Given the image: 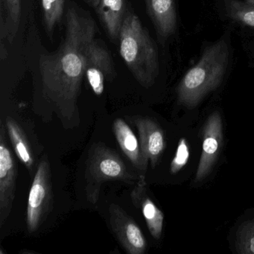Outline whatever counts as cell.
<instances>
[{
    "label": "cell",
    "instance_id": "cell-12",
    "mask_svg": "<svg viewBox=\"0 0 254 254\" xmlns=\"http://www.w3.org/2000/svg\"><path fill=\"white\" fill-rule=\"evenodd\" d=\"M130 196L134 206L142 212L151 236L155 239H160L163 232L164 215L163 212L157 208L155 203L148 197L146 184L143 176L139 178Z\"/></svg>",
    "mask_w": 254,
    "mask_h": 254
},
{
    "label": "cell",
    "instance_id": "cell-6",
    "mask_svg": "<svg viewBox=\"0 0 254 254\" xmlns=\"http://www.w3.org/2000/svg\"><path fill=\"white\" fill-rule=\"evenodd\" d=\"M6 130L1 123L0 127V227L11 213L15 197V161L6 142Z\"/></svg>",
    "mask_w": 254,
    "mask_h": 254
},
{
    "label": "cell",
    "instance_id": "cell-1",
    "mask_svg": "<svg viewBox=\"0 0 254 254\" xmlns=\"http://www.w3.org/2000/svg\"><path fill=\"white\" fill-rule=\"evenodd\" d=\"M64 40L53 53L39 61L43 92L64 120L76 114L81 81L85 75L87 52L97 33L93 17L79 8L69 6L66 13Z\"/></svg>",
    "mask_w": 254,
    "mask_h": 254
},
{
    "label": "cell",
    "instance_id": "cell-10",
    "mask_svg": "<svg viewBox=\"0 0 254 254\" xmlns=\"http://www.w3.org/2000/svg\"><path fill=\"white\" fill-rule=\"evenodd\" d=\"M130 120L139 132V145L144 163L147 166L150 161L151 167H155L166 145L163 130L155 122L147 117H133Z\"/></svg>",
    "mask_w": 254,
    "mask_h": 254
},
{
    "label": "cell",
    "instance_id": "cell-18",
    "mask_svg": "<svg viewBox=\"0 0 254 254\" xmlns=\"http://www.w3.org/2000/svg\"><path fill=\"white\" fill-rule=\"evenodd\" d=\"M43 17L46 30L53 34L64 14L65 0H41Z\"/></svg>",
    "mask_w": 254,
    "mask_h": 254
},
{
    "label": "cell",
    "instance_id": "cell-20",
    "mask_svg": "<svg viewBox=\"0 0 254 254\" xmlns=\"http://www.w3.org/2000/svg\"><path fill=\"white\" fill-rule=\"evenodd\" d=\"M190 157V148L187 139L182 138L178 142L176 154L171 163L170 172L177 174L187 164Z\"/></svg>",
    "mask_w": 254,
    "mask_h": 254
},
{
    "label": "cell",
    "instance_id": "cell-11",
    "mask_svg": "<svg viewBox=\"0 0 254 254\" xmlns=\"http://www.w3.org/2000/svg\"><path fill=\"white\" fill-rule=\"evenodd\" d=\"M144 2L159 41L163 44L177 30L178 18L175 0H144Z\"/></svg>",
    "mask_w": 254,
    "mask_h": 254
},
{
    "label": "cell",
    "instance_id": "cell-13",
    "mask_svg": "<svg viewBox=\"0 0 254 254\" xmlns=\"http://www.w3.org/2000/svg\"><path fill=\"white\" fill-rule=\"evenodd\" d=\"M95 11L109 38L112 41L118 40L128 11L126 0H100Z\"/></svg>",
    "mask_w": 254,
    "mask_h": 254
},
{
    "label": "cell",
    "instance_id": "cell-14",
    "mask_svg": "<svg viewBox=\"0 0 254 254\" xmlns=\"http://www.w3.org/2000/svg\"><path fill=\"white\" fill-rule=\"evenodd\" d=\"M113 128L117 142L125 155L136 169L140 171L146 170L147 166L142 160L139 141L127 123L122 119H117L114 121Z\"/></svg>",
    "mask_w": 254,
    "mask_h": 254
},
{
    "label": "cell",
    "instance_id": "cell-7",
    "mask_svg": "<svg viewBox=\"0 0 254 254\" xmlns=\"http://www.w3.org/2000/svg\"><path fill=\"white\" fill-rule=\"evenodd\" d=\"M115 75L111 53L96 39L93 40L87 52L85 75L95 94L101 96L103 93L105 80L112 81Z\"/></svg>",
    "mask_w": 254,
    "mask_h": 254
},
{
    "label": "cell",
    "instance_id": "cell-4",
    "mask_svg": "<svg viewBox=\"0 0 254 254\" xmlns=\"http://www.w3.org/2000/svg\"><path fill=\"white\" fill-rule=\"evenodd\" d=\"M127 178V168L117 152L102 143L92 146L86 169V191L89 201L97 202L101 184L105 181Z\"/></svg>",
    "mask_w": 254,
    "mask_h": 254
},
{
    "label": "cell",
    "instance_id": "cell-15",
    "mask_svg": "<svg viewBox=\"0 0 254 254\" xmlns=\"http://www.w3.org/2000/svg\"><path fill=\"white\" fill-rule=\"evenodd\" d=\"M1 1V37L12 42L21 18V0Z\"/></svg>",
    "mask_w": 254,
    "mask_h": 254
},
{
    "label": "cell",
    "instance_id": "cell-9",
    "mask_svg": "<svg viewBox=\"0 0 254 254\" xmlns=\"http://www.w3.org/2000/svg\"><path fill=\"white\" fill-rule=\"evenodd\" d=\"M223 142L222 121L218 112L209 116L203 130V148L196 173L195 182L204 179L212 170Z\"/></svg>",
    "mask_w": 254,
    "mask_h": 254
},
{
    "label": "cell",
    "instance_id": "cell-5",
    "mask_svg": "<svg viewBox=\"0 0 254 254\" xmlns=\"http://www.w3.org/2000/svg\"><path fill=\"white\" fill-rule=\"evenodd\" d=\"M52 203L51 172L47 159L41 160L34 178L27 205L28 231L34 233L44 222Z\"/></svg>",
    "mask_w": 254,
    "mask_h": 254
},
{
    "label": "cell",
    "instance_id": "cell-3",
    "mask_svg": "<svg viewBox=\"0 0 254 254\" xmlns=\"http://www.w3.org/2000/svg\"><path fill=\"white\" fill-rule=\"evenodd\" d=\"M120 53L135 79L145 88L155 83L160 72L158 50L139 17L128 11L119 35Z\"/></svg>",
    "mask_w": 254,
    "mask_h": 254
},
{
    "label": "cell",
    "instance_id": "cell-17",
    "mask_svg": "<svg viewBox=\"0 0 254 254\" xmlns=\"http://www.w3.org/2000/svg\"><path fill=\"white\" fill-rule=\"evenodd\" d=\"M226 13L233 21L254 29V0H225Z\"/></svg>",
    "mask_w": 254,
    "mask_h": 254
},
{
    "label": "cell",
    "instance_id": "cell-8",
    "mask_svg": "<svg viewBox=\"0 0 254 254\" xmlns=\"http://www.w3.org/2000/svg\"><path fill=\"white\" fill-rule=\"evenodd\" d=\"M109 212L113 232L124 249L130 254H143L146 250V241L133 218L115 203L110 206Z\"/></svg>",
    "mask_w": 254,
    "mask_h": 254
},
{
    "label": "cell",
    "instance_id": "cell-2",
    "mask_svg": "<svg viewBox=\"0 0 254 254\" xmlns=\"http://www.w3.org/2000/svg\"><path fill=\"white\" fill-rule=\"evenodd\" d=\"M229 61L230 48L225 37L207 46L198 62L181 78L177 89L179 102L189 108L197 106L208 93L219 87Z\"/></svg>",
    "mask_w": 254,
    "mask_h": 254
},
{
    "label": "cell",
    "instance_id": "cell-21",
    "mask_svg": "<svg viewBox=\"0 0 254 254\" xmlns=\"http://www.w3.org/2000/svg\"><path fill=\"white\" fill-rule=\"evenodd\" d=\"M84 1H85L86 3H87L89 6L93 8V9H96L98 5H99V2H100V0H84Z\"/></svg>",
    "mask_w": 254,
    "mask_h": 254
},
{
    "label": "cell",
    "instance_id": "cell-16",
    "mask_svg": "<svg viewBox=\"0 0 254 254\" xmlns=\"http://www.w3.org/2000/svg\"><path fill=\"white\" fill-rule=\"evenodd\" d=\"M6 127L10 140L17 157L26 166L28 170L32 172L34 164L33 157L24 132L11 118L7 119Z\"/></svg>",
    "mask_w": 254,
    "mask_h": 254
},
{
    "label": "cell",
    "instance_id": "cell-19",
    "mask_svg": "<svg viewBox=\"0 0 254 254\" xmlns=\"http://www.w3.org/2000/svg\"><path fill=\"white\" fill-rule=\"evenodd\" d=\"M236 248L239 254H254V219L244 223L237 231Z\"/></svg>",
    "mask_w": 254,
    "mask_h": 254
}]
</instances>
